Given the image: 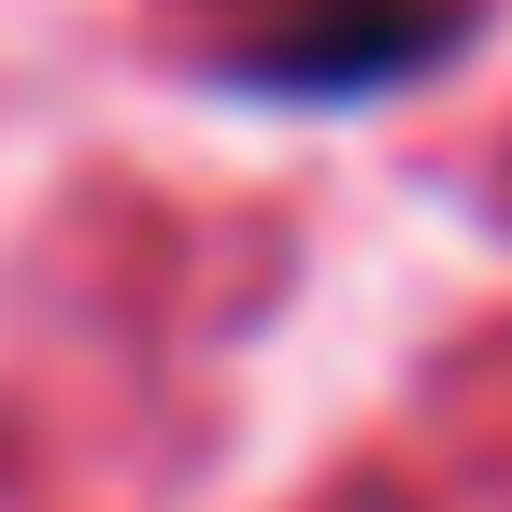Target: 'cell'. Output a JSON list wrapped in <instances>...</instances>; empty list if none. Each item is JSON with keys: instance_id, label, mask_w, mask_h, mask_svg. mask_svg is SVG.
<instances>
[{"instance_id": "obj_1", "label": "cell", "mask_w": 512, "mask_h": 512, "mask_svg": "<svg viewBox=\"0 0 512 512\" xmlns=\"http://www.w3.org/2000/svg\"><path fill=\"white\" fill-rule=\"evenodd\" d=\"M441 29H456V0H285L228 43V72L242 86H384L413 57H441Z\"/></svg>"}]
</instances>
